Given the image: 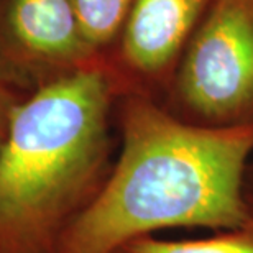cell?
Masks as SVG:
<instances>
[{
	"instance_id": "9",
	"label": "cell",
	"mask_w": 253,
	"mask_h": 253,
	"mask_svg": "<svg viewBox=\"0 0 253 253\" xmlns=\"http://www.w3.org/2000/svg\"><path fill=\"white\" fill-rule=\"evenodd\" d=\"M245 197L247 202L250 206V211L253 214V174L247 173V181H245Z\"/></svg>"
},
{
	"instance_id": "6",
	"label": "cell",
	"mask_w": 253,
	"mask_h": 253,
	"mask_svg": "<svg viewBox=\"0 0 253 253\" xmlns=\"http://www.w3.org/2000/svg\"><path fill=\"white\" fill-rule=\"evenodd\" d=\"M114 253H253V222L201 240L171 242L145 235L125 242Z\"/></svg>"
},
{
	"instance_id": "1",
	"label": "cell",
	"mask_w": 253,
	"mask_h": 253,
	"mask_svg": "<svg viewBox=\"0 0 253 253\" xmlns=\"http://www.w3.org/2000/svg\"><path fill=\"white\" fill-rule=\"evenodd\" d=\"M122 148L58 253H114L125 242L178 227L235 230L250 225L245 197L253 125L191 124L151 94L117 102Z\"/></svg>"
},
{
	"instance_id": "4",
	"label": "cell",
	"mask_w": 253,
	"mask_h": 253,
	"mask_svg": "<svg viewBox=\"0 0 253 253\" xmlns=\"http://www.w3.org/2000/svg\"><path fill=\"white\" fill-rule=\"evenodd\" d=\"M0 74L32 90L100 61L71 0H5L0 12Z\"/></svg>"
},
{
	"instance_id": "2",
	"label": "cell",
	"mask_w": 253,
	"mask_h": 253,
	"mask_svg": "<svg viewBox=\"0 0 253 253\" xmlns=\"http://www.w3.org/2000/svg\"><path fill=\"white\" fill-rule=\"evenodd\" d=\"M125 83L104 59L17 105L0 151V253H58L112 168L110 117Z\"/></svg>"
},
{
	"instance_id": "5",
	"label": "cell",
	"mask_w": 253,
	"mask_h": 253,
	"mask_svg": "<svg viewBox=\"0 0 253 253\" xmlns=\"http://www.w3.org/2000/svg\"><path fill=\"white\" fill-rule=\"evenodd\" d=\"M212 0H133L120 32L126 92L173 76Z\"/></svg>"
},
{
	"instance_id": "3",
	"label": "cell",
	"mask_w": 253,
	"mask_h": 253,
	"mask_svg": "<svg viewBox=\"0 0 253 253\" xmlns=\"http://www.w3.org/2000/svg\"><path fill=\"white\" fill-rule=\"evenodd\" d=\"M168 109L204 126L253 125V0H212L173 73Z\"/></svg>"
},
{
	"instance_id": "7",
	"label": "cell",
	"mask_w": 253,
	"mask_h": 253,
	"mask_svg": "<svg viewBox=\"0 0 253 253\" xmlns=\"http://www.w3.org/2000/svg\"><path fill=\"white\" fill-rule=\"evenodd\" d=\"M71 3L87 43L100 53L122 32L133 0H71Z\"/></svg>"
},
{
	"instance_id": "8",
	"label": "cell",
	"mask_w": 253,
	"mask_h": 253,
	"mask_svg": "<svg viewBox=\"0 0 253 253\" xmlns=\"http://www.w3.org/2000/svg\"><path fill=\"white\" fill-rule=\"evenodd\" d=\"M22 95L17 92V87L0 74V151L3 148L5 140H7L13 112L17 105L22 102Z\"/></svg>"
}]
</instances>
